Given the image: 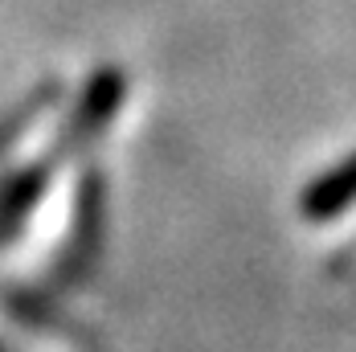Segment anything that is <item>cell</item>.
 I'll return each mask as SVG.
<instances>
[]
</instances>
